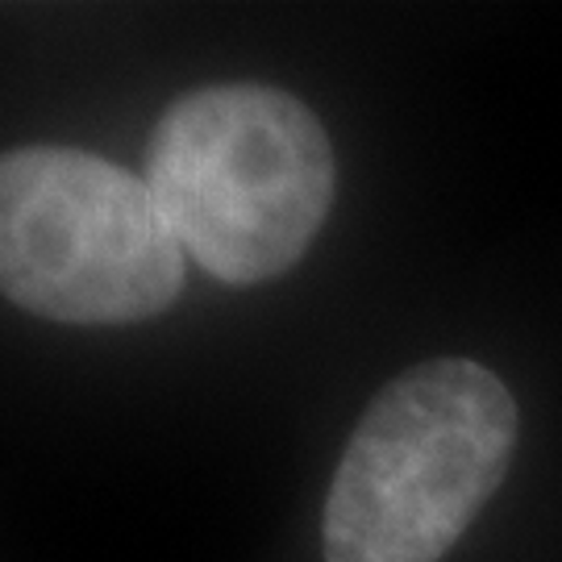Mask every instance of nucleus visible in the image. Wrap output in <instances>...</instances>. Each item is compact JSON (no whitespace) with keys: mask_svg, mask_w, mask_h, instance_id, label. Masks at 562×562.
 I'll return each instance as SVG.
<instances>
[{"mask_svg":"<svg viewBox=\"0 0 562 562\" xmlns=\"http://www.w3.org/2000/svg\"><path fill=\"white\" fill-rule=\"evenodd\" d=\"M517 434V401L487 367H408L346 442L325 496V562H438L496 496Z\"/></svg>","mask_w":562,"mask_h":562,"instance_id":"nucleus-1","label":"nucleus"},{"mask_svg":"<svg viewBox=\"0 0 562 562\" xmlns=\"http://www.w3.org/2000/svg\"><path fill=\"white\" fill-rule=\"evenodd\" d=\"M142 180L188 259L225 283H262L325 225L334 150L292 92L213 83L159 117Z\"/></svg>","mask_w":562,"mask_h":562,"instance_id":"nucleus-2","label":"nucleus"},{"mask_svg":"<svg viewBox=\"0 0 562 562\" xmlns=\"http://www.w3.org/2000/svg\"><path fill=\"white\" fill-rule=\"evenodd\" d=\"M180 241L146 180L71 146L0 155V292L67 325H130L183 288Z\"/></svg>","mask_w":562,"mask_h":562,"instance_id":"nucleus-3","label":"nucleus"}]
</instances>
